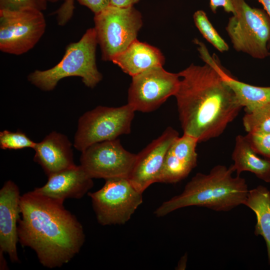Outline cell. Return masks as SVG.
Masks as SVG:
<instances>
[{
	"mask_svg": "<svg viewBox=\"0 0 270 270\" xmlns=\"http://www.w3.org/2000/svg\"><path fill=\"white\" fill-rule=\"evenodd\" d=\"M194 42L205 64H192L178 73L174 96L184 134L200 142L220 136L242 107L220 75L214 55L202 42L195 38Z\"/></svg>",
	"mask_w": 270,
	"mask_h": 270,
	"instance_id": "obj_1",
	"label": "cell"
},
{
	"mask_svg": "<svg viewBox=\"0 0 270 270\" xmlns=\"http://www.w3.org/2000/svg\"><path fill=\"white\" fill-rule=\"evenodd\" d=\"M242 124L247 133L270 132V104L246 112Z\"/></svg>",
	"mask_w": 270,
	"mask_h": 270,
	"instance_id": "obj_21",
	"label": "cell"
},
{
	"mask_svg": "<svg viewBox=\"0 0 270 270\" xmlns=\"http://www.w3.org/2000/svg\"><path fill=\"white\" fill-rule=\"evenodd\" d=\"M20 197L18 187L11 180L0 190V250L7 254L12 262L20 260L16 244Z\"/></svg>",
	"mask_w": 270,
	"mask_h": 270,
	"instance_id": "obj_13",
	"label": "cell"
},
{
	"mask_svg": "<svg viewBox=\"0 0 270 270\" xmlns=\"http://www.w3.org/2000/svg\"><path fill=\"white\" fill-rule=\"evenodd\" d=\"M234 13L226 30L234 48L262 60L270 56V18L262 9L250 6L244 0H232Z\"/></svg>",
	"mask_w": 270,
	"mask_h": 270,
	"instance_id": "obj_5",
	"label": "cell"
},
{
	"mask_svg": "<svg viewBox=\"0 0 270 270\" xmlns=\"http://www.w3.org/2000/svg\"><path fill=\"white\" fill-rule=\"evenodd\" d=\"M88 194L97 220L102 226L126 224L142 202V193L125 178L106 180L100 189Z\"/></svg>",
	"mask_w": 270,
	"mask_h": 270,
	"instance_id": "obj_8",
	"label": "cell"
},
{
	"mask_svg": "<svg viewBox=\"0 0 270 270\" xmlns=\"http://www.w3.org/2000/svg\"><path fill=\"white\" fill-rule=\"evenodd\" d=\"M47 2H56L60 0H45Z\"/></svg>",
	"mask_w": 270,
	"mask_h": 270,
	"instance_id": "obj_32",
	"label": "cell"
},
{
	"mask_svg": "<svg viewBox=\"0 0 270 270\" xmlns=\"http://www.w3.org/2000/svg\"><path fill=\"white\" fill-rule=\"evenodd\" d=\"M178 136V132L168 126L159 137L136 154L128 178L136 190L143 193L150 185L158 182L166 152L172 143Z\"/></svg>",
	"mask_w": 270,
	"mask_h": 270,
	"instance_id": "obj_12",
	"label": "cell"
},
{
	"mask_svg": "<svg viewBox=\"0 0 270 270\" xmlns=\"http://www.w3.org/2000/svg\"><path fill=\"white\" fill-rule=\"evenodd\" d=\"M98 44L94 28L88 29L77 42L69 44L62 60L46 70H36L28 76V80L43 91H51L64 78L79 76L86 86L94 88L102 78L96 61Z\"/></svg>",
	"mask_w": 270,
	"mask_h": 270,
	"instance_id": "obj_4",
	"label": "cell"
},
{
	"mask_svg": "<svg viewBox=\"0 0 270 270\" xmlns=\"http://www.w3.org/2000/svg\"><path fill=\"white\" fill-rule=\"evenodd\" d=\"M45 0H0V10H16L32 8L42 11L47 8Z\"/></svg>",
	"mask_w": 270,
	"mask_h": 270,
	"instance_id": "obj_25",
	"label": "cell"
},
{
	"mask_svg": "<svg viewBox=\"0 0 270 270\" xmlns=\"http://www.w3.org/2000/svg\"><path fill=\"white\" fill-rule=\"evenodd\" d=\"M193 18L196 28L208 42L221 52L228 50V44L214 28L204 10L196 11Z\"/></svg>",
	"mask_w": 270,
	"mask_h": 270,
	"instance_id": "obj_22",
	"label": "cell"
},
{
	"mask_svg": "<svg viewBox=\"0 0 270 270\" xmlns=\"http://www.w3.org/2000/svg\"><path fill=\"white\" fill-rule=\"evenodd\" d=\"M74 10V0H66L56 11L58 22L64 25L72 17Z\"/></svg>",
	"mask_w": 270,
	"mask_h": 270,
	"instance_id": "obj_26",
	"label": "cell"
},
{
	"mask_svg": "<svg viewBox=\"0 0 270 270\" xmlns=\"http://www.w3.org/2000/svg\"><path fill=\"white\" fill-rule=\"evenodd\" d=\"M140 0H110V5L112 6L126 8L134 6Z\"/></svg>",
	"mask_w": 270,
	"mask_h": 270,
	"instance_id": "obj_29",
	"label": "cell"
},
{
	"mask_svg": "<svg viewBox=\"0 0 270 270\" xmlns=\"http://www.w3.org/2000/svg\"><path fill=\"white\" fill-rule=\"evenodd\" d=\"M20 207L18 242L32 249L43 266L60 268L79 252L83 227L63 203L32 190L21 196Z\"/></svg>",
	"mask_w": 270,
	"mask_h": 270,
	"instance_id": "obj_2",
	"label": "cell"
},
{
	"mask_svg": "<svg viewBox=\"0 0 270 270\" xmlns=\"http://www.w3.org/2000/svg\"><path fill=\"white\" fill-rule=\"evenodd\" d=\"M78 2L88 8L96 14L110 5V0H78Z\"/></svg>",
	"mask_w": 270,
	"mask_h": 270,
	"instance_id": "obj_27",
	"label": "cell"
},
{
	"mask_svg": "<svg viewBox=\"0 0 270 270\" xmlns=\"http://www.w3.org/2000/svg\"><path fill=\"white\" fill-rule=\"evenodd\" d=\"M36 143L20 130L16 132L8 130L0 132V148L2 150L34 148Z\"/></svg>",
	"mask_w": 270,
	"mask_h": 270,
	"instance_id": "obj_23",
	"label": "cell"
},
{
	"mask_svg": "<svg viewBox=\"0 0 270 270\" xmlns=\"http://www.w3.org/2000/svg\"><path fill=\"white\" fill-rule=\"evenodd\" d=\"M232 158L234 164L231 166L236 175L249 172L270 183V159L260 158L244 136L239 134L236 136Z\"/></svg>",
	"mask_w": 270,
	"mask_h": 270,
	"instance_id": "obj_18",
	"label": "cell"
},
{
	"mask_svg": "<svg viewBox=\"0 0 270 270\" xmlns=\"http://www.w3.org/2000/svg\"><path fill=\"white\" fill-rule=\"evenodd\" d=\"M180 82L178 73L168 72L162 66L150 68L132 76L128 90V104L135 111H154L168 98L174 96Z\"/></svg>",
	"mask_w": 270,
	"mask_h": 270,
	"instance_id": "obj_10",
	"label": "cell"
},
{
	"mask_svg": "<svg viewBox=\"0 0 270 270\" xmlns=\"http://www.w3.org/2000/svg\"><path fill=\"white\" fill-rule=\"evenodd\" d=\"M111 61L133 76L150 68L162 66L164 57L158 48L136 39Z\"/></svg>",
	"mask_w": 270,
	"mask_h": 270,
	"instance_id": "obj_17",
	"label": "cell"
},
{
	"mask_svg": "<svg viewBox=\"0 0 270 270\" xmlns=\"http://www.w3.org/2000/svg\"><path fill=\"white\" fill-rule=\"evenodd\" d=\"M33 149L34 160L42 166L48 177L76 165L72 144L62 134L52 132L42 141L36 142Z\"/></svg>",
	"mask_w": 270,
	"mask_h": 270,
	"instance_id": "obj_16",
	"label": "cell"
},
{
	"mask_svg": "<svg viewBox=\"0 0 270 270\" xmlns=\"http://www.w3.org/2000/svg\"><path fill=\"white\" fill-rule=\"evenodd\" d=\"M210 6L214 13H216L218 8L222 7L227 12L234 13L232 0H210Z\"/></svg>",
	"mask_w": 270,
	"mask_h": 270,
	"instance_id": "obj_28",
	"label": "cell"
},
{
	"mask_svg": "<svg viewBox=\"0 0 270 270\" xmlns=\"http://www.w3.org/2000/svg\"><path fill=\"white\" fill-rule=\"evenodd\" d=\"M135 112L127 104L119 107L98 106L86 112L78 120L74 147L82 152L94 144L129 134Z\"/></svg>",
	"mask_w": 270,
	"mask_h": 270,
	"instance_id": "obj_7",
	"label": "cell"
},
{
	"mask_svg": "<svg viewBox=\"0 0 270 270\" xmlns=\"http://www.w3.org/2000/svg\"><path fill=\"white\" fill-rule=\"evenodd\" d=\"M198 142L184 134L177 138L166 152L158 182L174 184L185 178L196 166Z\"/></svg>",
	"mask_w": 270,
	"mask_h": 270,
	"instance_id": "obj_14",
	"label": "cell"
},
{
	"mask_svg": "<svg viewBox=\"0 0 270 270\" xmlns=\"http://www.w3.org/2000/svg\"><path fill=\"white\" fill-rule=\"evenodd\" d=\"M91 178L80 166H76L48 176L46 184L34 191L63 203L66 198H82L93 186Z\"/></svg>",
	"mask_w": 270,
	"mask_h": 270,
	"instance_id": "obj_15",
	"label": "cell"
},
{
	"mask_svg": "<svg viewBox=\"0 0 270 270\" xmlns=\"http://www.w3.org/2000/svg\"><path fill=\"white\" fill-rule=\"evenodd\" d=\"M231 166L216 165L207 174L197 173L179 195L164 202L154 212L164 216L178 209L198 206L216 212H228L243 204L248 190L244 178L236 175Z\"/></svg>",
	"mask_w": 270,
	"mask_h": 270,
	"instance_id": "obj_3",
	"label": "cell"
},
{
	"mask_svg": "<svg viewBox=\"0 0 270 270\" xmlns=\"http://www.w3.org/2000/svg\"><path fill=\"white\" fill-rule=\"evenodd\" d=\"M46 28L44 17L38 10H0V50L15 55L26 53L39 41Z\"/></svg>",
	"mask_w": 270,
	"mask_h": 270,
	"instance_id": "obj_9",
	"label": "cell"
},
{
	"mask_svg": "<svg viewBox=\"0 0 270 270\" xmlns=\"http://www.w3.org/2000/svg\"><path fill=\"white\" fill-rule=\"evenodd\" d=\"M263 6L264 10L266 12L270 18V0H257ZM268 47L270 50V42L268 44Z\"/></svg>",
	"mask_w": 270,
	"mask_h": 270,
	"instance_id": "obj_30",
	"label": "cell"
},
{
	"mask_svg": "<svg viewBox=\"0 0 270 270\" xmlns=\"http://www.w3.org/2000/svg\"><path fill=\"white\" fill-rule=\"evenodd\" d=\"M243 204L256 214L254 234L262 236L265 240L270 264V192L262 186L249 190Z\"/></svg>",
	"mask_w": 270,
	"mask_h": 270,
	"instance_id": "obj_20",
	"label": "cell"
},
{
	"mask_svg": "<svg viewBox=\"0 0 270 270\" xmlns=\"http://www.w3.org/2000/svg\"><path fill=\"white\" fill-rule=\"evenodd\" d=\"M4 252L0 250V270H8L6 262L4 258L3 254Z\"/></svg>",
	"mask_w": 270,
	"mask_h": 270,
	"instance_id": "obj_31",
	"label": "cell"
},
{
	"mask_svg": "<svg viewBox=\"0 0 270 270\" xmlns=\"http://www.w3.org/2000/svg\"><path fill=\"white\" fill-rule=\"evenodd\" d=\"M94 22L102 58L106 61L112 60L136 40L142 26V14L134 6L110 5L94 14Z\"/></svg>",
	"mask_w": 270,
	"mask_h": 270,
	"instance_id": "obj_6",
	"label": "cell"
},
{
	"mask_svg": "<svg viewBox=\"0 0 270 270\" xmlns=\"http://www.w3.org/2000/svg\"><path fill=\"white\" fill-rule=\"evenodd\" d=\"M136 154L115 139L94 144L82 152L80 166L92 178H128Z\"/></svg>",
	"mask_w": 270,
	"mask_h": 270,
	"instance_id": "obj_11",
	"label": "cell"
},
{
	"mask_svg": "<svg viewBox=\"0 0 270 270\" xmlns=\"http://www.w3.org/2000/svg\"><path fill=\"white\" fill-rule=\"evenodd\" d=\"M244 136L252 149L258 154L270 159V132L247 133Z\"/></svg>",
	"mask_w": 270,
	"mask_h": 270,
	"instance_id": "obj_24",
	"label": "cell"
},
{
	"mask_svg": "<svg viewBox=\"0 0 270 270\" xmlns=\"http://www.w3.org/2000/svg\"><path fill=\"white\" fill-rule=\"evenodd\" d=\"M214 58L222 78L232 90L240 105L244 108L246 112L270 104V86H258L238 80L228 73L214 54Z\"/></svg>",
	"mask_w": 270,
	"mask_h": 270,
	"instance_id": "obj_19",
	"label": "cell"
}]
</instances>
